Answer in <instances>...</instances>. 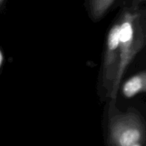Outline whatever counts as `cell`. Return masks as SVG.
Wrapping results in <instances>:
<instances>
[{"mask_svg": "<svg viewBox=\"0 0 146 146\" xmlns=\"http://www.w3.org/2000/svg\"><path fill=\"white\" fill-rule=\"evenodd\" d=\"M119 24L120 66L110 97L115 100L125 71L137 54L144 47L145 41V18L141 11H125L118 20Z\"/></svg>", "mask_w": 146, "mask_h": 146, "instance_id": "cell-1", "label": "cell"}, {"mask_svg": "<svg viewBox=\"0 0 146 146\" xmlns=\"http://www.w3.org/2000/svg\"><path fill=\"white\" fill-rule=\"evenodd\" d=\"M109 132L115 146H133L144 138L145 125L136 113H124L111 118Z\"/></svg>", "mask_w": 146, "mask_h": 146, "instance_id": "cell-2", "label": "cell"}, {"mask_svg": "<svg viewBox=\"0 0 146 146\" xmlns=\"http://www.w3.org/2000/svg\"><path fill=\"white\" fill-rule=\"evenodd\" d=\"M118 34L119 24L118 21L111 27L108 33L103 61L102 84L106 90L108 96H111L120 66L121 56Z\"/></svg>", "mask_w": 146, "mask_h": 146, "instance_id": "cell-3", "label": "cell"}, {"mask_svg": "<svg viewBox=\"0 0 146 146\" xmlns=\"http://www.w3.org/2000/svg\"><path fill=\"white\" fill-rule=\"evenodd\" d=\"M146 89V74L145 71L139 73L125 81L123 86V94L127 98H132Z\"/></svg>", "mask_w": 146, "mask_h": 146, "instance_id": "cell-4", "label": "cell"}, {"mask_svg": "<svg viewBox=\"0 0 146 146\" xmlns=\"http://www.w3.org/2000/svg\"><path fill=\"white\" fill-rule=\"evenodd\" d=\"M115 0H88L89 9L94 19H99L105 15Z\"/></svg>", "mask_w": 146, "mask_h": 146, "instance_id": "cell-5", "label": "cell"}, {"mask_svg": "<svg viewBox=\"0 0 146 146\" xmlns=\"http://www.w3.org/2000/svg\"><path fill=\"white\" fill-rule=\"evenodd\" d=\"M145 1V0H135V4H139L140 2H142V1Z\"/></svg>", "mask_w": 146, "mask_h": 146, "instance_id": "cell-6", "label": "cell"}, {"mask_svg": "<svg viewBox=\"0 0 146 146\" xmlns=\"http://www.w3.org/2000/svg\"><path fill=\"white\" fill-rule=\"evenodd\" d=\"M1 58H2V57H1V53H0V64H1Z\"/></svg>", "mask_w": 146, "mask_h": 146, "instance_id": "cell-7", "label": "cell"}, {"mask_svg": "<svg viewBox=\"0 0 146 146\" xmlns=\"http://www.w3.org/2000/svg\"><path fill=\"white\" fill-rule=\"evenodd\" d=\"M3 1H4V0H0V5H1V4H2Z\"/></svg>", "mask_w": 146, "mask_h": 146, "instance_id": "cell-8", "label": "cell"}, {"mask_svg": "<svg viewBox=\"0 0 146 146\" xmlns=\"http://www.w3.org/2000/svg\"><path fill=\"white\" fill-rule=\"evenodd\" d=\"M133 146H141L139 145V144H138V145H133Z\"/></svg>", "mask_w": 146, "mask_h": 146, "instance_id": "cell-9", "label": "cell"}]
</instances>
